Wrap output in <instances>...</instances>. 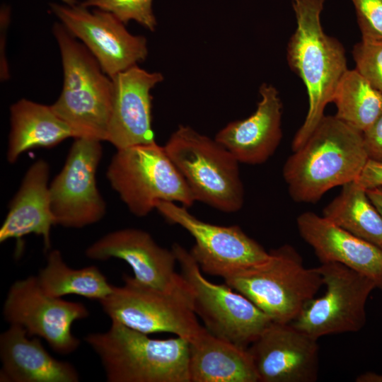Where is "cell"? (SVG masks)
<instances>
[{
	"label": "cell",
	"instance_id": "obj_1",
	"mask_svg": "<svg viewBox=\"0 0 382 382\" xmlns=\"http://www.w3.org/2000/svg\"><path fill=\"white\" fill-rule=\"evenodd\" d=\"M369 158L363 133L335 115H324L282 169L291 198L315 203L330 189L356 180Z\"/></svg>",
	"mask_w": 382,
	"mask_h": 382
},
{
	"label": "cell",
	"instance_id": "obj_2",
	"mask_svg": "<svg viewBox=\"0 0 382 382\" xmlns=\"http://www.w3.org/2000/svg\"><path fill=\"white\" fill-rule=\"evenodd\" d=\"M324 0H293L296 28L290 37L287 62L303 81L308 109L291 144L293 151L301 146L324 117L335 91L347 70L345 51L335 37L325 33L320 23Z\"/></svg>",
	"mask_w": 382,
	"mask_h": 382
},
{
	"label": "cell",
	"instance_id": "obj_3",
	"mask_svg": "<svg viewBox=\"0 0 382 382\" xmlns=\"http://www.w3.org/2000/svg\"><path fill=\"white\" fill-rule=\"evenodd\" d=\"M148 335L111 321L108 330L83 340L99 357L107 381L190 382L189 341Z\"/></svg>",
	"mask_w": 382,
	"mask_h": 382
},
{
	"label": "cell",
	"instance_id": "obj_4",
	"mask_svg": "<svg viewBox=\"0 0 382 382\" xmlns=\"http://www.w3.org/2000/svg\"><path fill=\"white\" fill-rule=\"evenodd\" d=\"M223 279L279 323H291L323 285L318 268L305 267L301 255L288 244L272 250L265 262Z\"/></svg>",
	"mask_w": 382,
	"mask_h": 382
},
{
	"label": "cell",
	"instance_id": "obj_5",
	"mask_svg": "<svg viewBox=\"0 0 382 382\" xmlns=\"http://www.w3.org/2000/svg\"><path fill=\"white\" fill-rule=\"evenodd\" d=\"M164 148L196 201L226 213L242 208L244 187L240 163L215 139L181 125Z\"/></svg>",
	"mask_w": 382,
	"mask_h": 382
},
{
	"label": "cell",
	"instance_id": "obj_6",
	"mask_svg": "<svg viewBox=\"0 0 382 382\" xmlns=\"http://www.w3.org/2000/svg\"><path fill=\"white\" fill-rule=\"evenodd\" d=\"M106 176L129 212L138 217L148 215L160 201L187 208L196 201L164 146L156 141L117 149Z\"/></svg>",
	"mask_w": 382,
	"mask_h": 382
},
{
	"label": "cell",
	"instance_id": "obj_7",
	"mask_svg": "<svg viewBox=\"0 0 382 382\" xmlns=\"http://www.w3.org/2000/svg\"><path fill=\"white\" fill-rule=\"evenodd\" d=\"M61 57L63 87L51 105L52 110L71 127L75 138L106 141L112 108V79L83 45H68Z\"/></svg>",
	"mask_w": 382,
	"mask_h": 382
},
{
	"label": "cell",
	"instance_id": "obj_8",
	"mask_svg": "<svg viewBox=\"0 0 382 382\" xmlns=\"http://www.w3.org/2000/svg\"><path fill=\"white\" fill-rule=\"evenodd\" d=\"M171 249L181 274L191 288L192 308L213 335L248 349L272 322L250 300L226 283L215 284L205 279L190 251L179 243Z\"/></svg>",
	"mask_w": 382,
	"mask_h": 382
},
{
	"label": "cell",
	"instance_id": "obj_9",
	"mask_svg": "<svg viewBox=\"0 0 382 382\" xmlns=\"http://www.w3.org/2000/svg\"><path fill=\"white\" fill-rule=\"evenodd\" d=\"M317 268L325 291L310 300L290 323L317 340L324 335L362 329L367 299L377 289L374 282L337 262L321 263Z\"/></svg>",
	"mask_w": 382,
	"mask_h": 382
},
{
	"label": "cell",
	"instance_id": "obj_10",
	"mask_svg": "<svg viewBox=\"0 0 382 382\" xmlns=\"http://www.w3.org/2000/svg\"><path fill=\"white\" fill-rule=\"evenodd\" d=\"M122 279V286H114L112 293L98 301L111 321L146 335L173 333L189 342L203 331L204 328L185 301L128 274Z\"/></svg>",
	"mask_w": 382,
	"mask_h": 382
},
{
	"label": "cell",
	"instance_id": "obj_11",
	"mask_svg": "<svg viewBox=\"0 0 382 382\" xmlns=\"http://www.w3.org/2000/svg\"><path fill=\"white\" fill-rule=\"evenodd\" d=\"M3 316L9 325L25 329L29 336L43 339L57 353L69 354L80 346L71 331L75 321L87 318L83 303L46 294L37 276L14 282L3 306Z\"/></svg>",
	"mask_w": 382,
	"mask_h": 382
},
{
	"label": "cell",
	"instance_id": "obj_12",
	"mask_svg": "<svg viewBox=\"0 0 382 382\" xmlns=\"http://www.w3.org/2000/svg\"><path fill=\"white\" fill-rule=\"evenodd\" d=\"M101 141L75 138L61 171L50 184L55 225L81 228L100 221L106 204L96 184V170L103 154Z\"/></svg>",
	"mask_w": 382,
	"mask_h": 382
},
{
	"label": "cell",
	"instance_id": "obj_13",
	"mask_svg": "<svg viewBox=\"0 0 382 382\" xmlns=\"http://www.w3.org/2000/svg\"><path fill=\"white\" fill-rule=\"evenodd\" d=\"M156 209L169 222L185 229L195 239L190 250L201 270L224 278L239 270L267 260L270 253L240 226L203 221L175 202L160 201Z\"/></svg>",
	"mask_w": 382,
	"mask_h": 382
},
{
	"label": "cell",
	"instance_id": "obj_14",
	"mask_svg": "<svg viewBox=\"0 0 382 382\" xmlns=\"http://www.w3.org/2000/svg\"><path fill=\"white\" fill-rule=\"evenodd\" d=\"M50 8L60 23L82 42L109 77L146 59V37L130 33L112 13L98 8L90 11L81 4L51 3Z\"/></svg>",
	"mask_w": 382,
	"mask_h": 382
},
{
	"label": "cell",
	"instance_id": "obj_15",
	"mask_svg": "<svg viewBox=\"0 0 382 382\" xmlns=\"http://www.w3.org/2000/svg\"><path fill=\"white\" fill-rule=\"evenodd\" d=\"M85 254L98 261L124 260L137 280L171 294L192 308V290L175 270L174 252L158 245L148 232L134 228L110 232L89 245Z\"/></svg>",
	"mask_w": 382,
	"mask_h": 382
},
{
	"label": "cell",
	"instance_id": "obj_16",
	"mask_svg": "<svg viewBox=\"0 0 382 382\" xmlns=\"http://www.w3.org/2000/svg\"><path fill=\"white\" fill-rule=\"evenodd\" d=\"M248 351L259 381L314 382L318 379L317 340L291 323L272 322Z\"/></svg>",
	"mask_w": 382,
	"mask_h": 382
},
{
	"label": "cell",
	"instance_id": "obj_17",
	"mask_svg": "<svg viewBox=\"0 0 382 382\" xmlns=\"http://www.w3.org/2000/svg\"><path fill=\"white\" fill-rule=\"evenodd\" d=\"M111 79L113 93L106 141L117 149L154 142L151 91L163 81V74L135 65Z\"/></svg>",
	"mask_w": 382,
	"mask_h": 382
},
{
	"label": "cell",
	"instance_id": "obj_18",
	"mask_svg": "<svg viewBox=\"0 0 382 382\" xmlns=\"http://www.w3.org/2000/svg\"><path fill=\"white\" fill-rule=\"evenodd\" d=\"M260 100L248 117L228 123L215 139L239 163L257 165L267 161L277 150L282 137V103L272 85L262 83Z\"/></svg>",
	"mask_w": 382,
	"mask_h": 382
},
{
	"label": "cell",
	"instance_id": "obj_19",
	"mask_svg": "<svg viewBox=\"0 0 382 382\" xmlns=\"http://www.w3.org/2000/svg\"><path fill=\"white\" fill-rule=\"evenodd\" d=\"M296 225L321 263L347 266L371 279L382 290V249L313 212L299 215Z\"/></svg>",
	"mask_w": 382,
	"mask_h": 382
},
{
	"label": "cell",
	"instance_id": "obj_20",
	"mask_svg": "<svg viewBox=\"0 0 382 382\" xmlns=\"http://www.w3.org/2000/svg\"><path fill=\"white\" fill-rule=\"evenodd\" d=\"M1 382H78L79 374L69 362L54 358L39 338L9 325L0 335Z\"/></svg>",
	"mask_w": 382,
	"mask_h": 382
},
{
	"label": "cell",
	"instance_id": "obj_21",
	"mask_svg": "<svg viewBox=\"0 0 382 382\" xmlns=\"http://www.w3.org/2000/svg\"><path fill=\"white\" fill-rule=\"evenodd\" d=\"M49 177V164L42 159L28 169L0 228L1 243L16 239L20 247L25 236L34 233L42 237L45 249L50 250L51 228L55 222L50 205Z\"/></svg>",
	"mask_w": 382,
	"mask_h": 382
},
{
	"label": "cell",
	"instance_id": "obj_22",
	"mask_svg": "<svg viewBox=\"0 0 382 382\" xmlns=\"http://www.w3.org/2000/svg\"><path fill=\"white\" fill-rule=\"evenodd\" d=\"M190 382H257L248 349L212 335L205 328L190 342Z\"/></svg>",
	"mask_w": 382,
	"mask_h": 382
},
{
	"label": "cell",
	"instance_id": "obj_23",
	"mask_svg": "<svg viewBox=\"0 0 382 382\" xmlns=\"http://www.w3.org/2000/svg\"><path fill=\"white\" fill-rule=\"evenodd\" d=\"M11 130L6 158L14 163L28 150L53 147L74 137L71 127L52 110L51 105L21 99L10 108Z\"/></svg>",
	"mask_w": 382,
	"mask_h": 382
},
{
	"label": "cell",
	"instance_id": "obj_24",
	"mask_svg": "<svg viewBox=\"0 0 382 382\" xmlns=\"http://www.w3.org/2000/svg\"><path fill=\"white\" fill-rule=\"evenodd\" d=\"M342 187L340 193L323 209V216L382 249V215L366 189L355 180Z\"/></svg>",
	"mask_w": 382,
	"mask_h": 382
},
{
	"label": "cell",
	"instance_id": "obj_25",
	"mask_svg": "<svg viewBox=\"0 0 382 382\" xmlns=\"http://www.w3.org/2000/svg\"><path fill=\"white\" fill-rule=\"evenodd\" d=\"M37 277L42 291L57 298L77 295L100 301L110 294L114 287L96 266L71 268L57 249L48 253L46 264Z\"/></svg>",
	"mask_w": 382,
	"mask_h": 382
},
{
	"label": "cell",
	"instance_id": "obj_26",
	"mask_svg": "<svg viewBox=\"0 0 382 382\" xmlns=\"http://www.w3.org/2000/svg\"><path fill=\"white\" fill-rule=\"evenodd\" d=\"M332 102L337 108L335 116L362 133L382 114V93L356 69L344 74Z\"/></svg>",
	"mask_w": 382,
	"mask_h": 382
},
{
	"label": "cell",
	"instance_id": "obj_27",
	"mask_svg": "<svg viewBox=\"0 0 382 382\" xmlns=\"http://www.w3.org/2000/svg\"><path fill=\"white\" fill-rule=\"evenodd\" d=\"M152 3L153 0H85L80 4L110 12L125 25L134 21L145 28L154 31L157 21Z\"/></svg>",
	"mask_w": 382,
	"mask_h": 382
},
{
	"label": "cell",
	"instance_id": "obj_28",
	"mask_svg": "<svg viewBox=\"0 0 382 382\" xmlns=\"http://www.w3.org/2000/svg\"><path fill=\"white\" fill-rule=\"evenodd\" d=\"M352 56L355 69L382 93V40L361 38L354 45Z\"/></svg>",
	"mask_w": 382,
	"mask_h": 382
},
{
	"label": "cell",
	"instance_id": "obj_29",
	"mask_svg": "<svg viewBox=\"0 0 382 382\" xmlns=\"http://www.w3.org/2000/svg\"><path fill=\"white\" fill-rule=\"evenodd\" d=\"M361 38L382 40V0H351Z\"/></svg>",
	"mask_w": 382,
	"mask_h": 382
},
{
	"label": "cell",
	"instance_id": "obj_30",
	"mask_svg": "<svg viewBox=\"0 0 382 382\" xmlns=\"http://www.w3.org/2000/svg\"><path fill=\"white\" fill-rule=\"evenodd\" d=\"M363 137L369 159L382 162V114L363 132Z\"/></svg>",
	"mask_w": 382,
	"mask_h": 382
},
{
	"label": "cell",
	"instance_id": "obj_31",
	"mask_svg": "<svg viewBox=\"0 0 382 382\" xmlns=\"http://www.w3.org/2000/svg\"><path fill=\"white\" fill-rule=\"evenodd\" d=\"M355 181L366 189L382 187V162L369 159Z\"/></svg>",
	"mask_w": 382,
	"mask_h": 382
},
{
	"label": "cell",
	"instance_id": "obj_32",
	"mask_svg": "<svg viewBox=\"0 0 382 382\" xmlns=\"http://www.w3.org/2000/svg\"><path fill=\"white\" fill-rule=\"evenodd\" d=\"M369 198L382 215V187L366 189Z\"/></svg>",
	"mask_w": 382,
	"mask_h": 382
},
{
	"label": "cell",
	"instance_id": "obj_33",
	"mask_svg": "<svg viewBox=\"0 0 382 382\" xmlns=\"http://www.w3.org/2000/svg\"><path fill=\"white\" fill-rule=\"evenodd\" d=\"M357 382H382V374L375 372H366L358 376Z\"/></svg>",
	"mask_w": 382,
	"mask_h": 382
},
{
	"label": "cell",
	"instance_id": "obj_34",
	"mask_svg": "<svg viewBox=\"0 0 382 382\" xmlns=\"http://www.w3.org/2000/svg\"><path fill=\"white\" fill-rule=\"evenodd\" d=\"M64 4L73 6L76 4V0H61Z\"/></svg>",
	"mask_w": 382,
	"mask_h": 382
}]
</instances>
